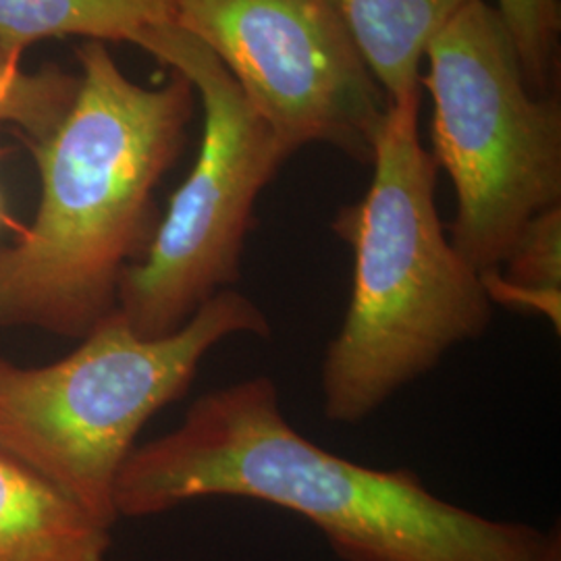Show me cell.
<instances>
[{
	"instance_id": "obj_12",
	"label": "cell",
	"mask_w": 561,
	"mask_h": 561,
	"mask_svg": "<svg viewBox=\"0 0 561 561\" xmlns=\"http://www.w3.org/2000/svg\"><path fill=\"white\" fill-rule=\"evenodd\" d=\"M80 92V76L59 65L27 73L21 59L0 50V131L18 127L30 144L59 129Z\"/></svg>"
},
{
	"instance_id": "obj_1",
	"label": "cell",
	"mask_w": 561,
	"mask_h": 561,
	"mask_svg": "<svg viewBox=\"0 0 561 561\" xmlns=\"http://www.w3.org/2000/svg\"><path fill=\"white\" fill-rule=\"evenodd\" d=\"M238 497L312 522L343 561H551L558 533L493 520L433 495L412 470H377L308 442L277 385L252 377L194 401L178 428L134 447L115 484L117 518Z\"/></svg>"
},
{
	"instance_id": "obj_15",
	"label": "cell",
	"mask_w": 561,
	"mask_h": 561,
	"mask_svg": "<svg viewBox=\"0 0 561 561\" xmlns=\"http://www.w3.org/2000/svg\"><path fill=\"white\" fill-rule=\"evenodd\" d=\"M0 219H2V202H0Z\"/></svg>"
},
{
	"instance_id": "obj_14",
	"label": "cell",
	"mask_w": 561,
	"mask_h": 561,
	"mask_svg": "<svg viewBox=\"0 0 561 561\" xmlns=\"http://www.w3.org/2000/svg\"><path fill=\"white\" fill-rule=\"evenodd\" d=\"M551 561H561V551H558V553L551 558Z\"/></svg>"
},
{
	"instance_id": "obj_11",
	"label": "cell",
	"mask_w": 561,
	"mask_h": 561,
	"mask_svg": "<svg viewBox=\"0 0 561 561\" xmlns=\"http://www.w3.org/2000/svg\"><path fill=\"white\" fill-rule=\"evenodd\" d=\"M491 304L530 310L561 327V204L522 227L497 271L481 275Z\"/></svg>"
},
{
	"instance_id": "obj_5",
	"label": "cell",
	"mask_w": 561,
	"mask_h": 561,
	"mask_svg": "<svg viewBox=\"0 0 561 561\" xmlns=\"http://www.w3.org/2000/svg\"><path fill=\"white\" fill-rule=\"evenodd\" d=\"M433 159L456 190L449 240L479 275L561 204V102L535 94L497 9L466 4L426 50Z\"/></svg>"
},
{
	"instance_id": "obj_3",
	"label": "cell",
	"mask_w": 561,
	"mask_h": 561,
	"mask_svg": "<svg viewBox=\"0 0 561 561\" xmlns=\"http://www.w3.org/2000/svg\"><path fill=\"white\" fill-rule=\"evenodd\" d=\"M421 92L389 102L373 141V181L333 231L354 252V287L321 368L327 421L356 424L463 341L493 304L437 210V162L421 141Z\"/></svg>"
},
{
	"instance_id": "obj_4",
	"label": "cell",
	"mask_w": 561,
	"mask_h": 561,
	"mask_svg": "<svg viewBox=\"0 0 561 561\" xmlns=\"http://www.w3.org/2000/svg\"><path fill=\"white\" fill-rule=\"evenodd\" d=\"M238 335L266 340L271 322L233 287L164 337H141L115 308L53 364L0 356V451L111 528L117 477L144 424L180 400L215 345Z\"/></svg>"
},
{
	"instance_id": "obj_7",
	"label": "cell",
	"mask_w": 561,
	"mask_h": 561,
	"mask_svg": "<svg viewBox=\"0 0 561 561\" xmlns=\"http://www.w3.org/2000/svg\"><path fill=\"white\" fill-rule=\"evenodd\" d=\"M173 2L289 154L329 144L370 164L389 101L333 0Z\"/></svg>"
},
{
	"instance_id": "obj_9",
	"label": "cell",
	"mask_w": 561,
	"mask_h": 561,
	"mask_svg": "<svg viewBox=\"0 0 561 561\" xmlns=\"http://www.w3.org/2000/svg\"><path fill=\"white\" fill-rule=\"evenodd\" d=\"M470 2L474 0H333L389 102L421 92L428 46Z\"/></svg>"
},
{
	"instance_id": "obj_13",
	"label": "cell",
	"mask_w": 561,
	"mask_h": 561,
	"mask_svg": "<svg viewBox=\"0 0 561 561\" xmlns=\"http://www.w3.org/2000/svg\"><path fill=\"white\" fill-rule=\"evenodd\" d=\"M516 46L524 78L535 94H553L560 71L561 0H497Z\"/></svg>"
},
{
	"instance_id": "obj_6",
	"label": "cell",
	"mask_w": 561,
	"mask_h": 561,
	"mask_svg": "<svg viewBox=\"0 0 561 561\" xmlns=\"http://www.w3.org/2000/svg\"><path fill=\"white\" fill-rule=\"evenodd\" d=\"M131 44L192 81L204 108L196 162L117 287L129 327L141 337H164L241 279L256 202L291 154L219 59L175 23L146 27Z\"/></svg>"
},
{
	"instance_id": "obj_2",
	"label": "cell",
	"mask_w": 561,
	"mask_h": 561,
	"mask_svg": "<svg viewBox=\"0 0 561 561\" xmlns=\"http://www.w3.org/2000/svg\"><path fill=\"white\" fill-rule=\"evenodd\" d=\"M78 60L69 115L30 144L41 206L0 245V327L81 340L117 308L121 275L152 241L154 190L185 148L198 94L175 69L157 88L129 80L104 42H83Z\"/></svg>"
},
{
	"instance_id": "obj_8",
	"label": "cell",
	"mask_w": 561,
	"mask_h": 561,
	"mask_svg": "<svg viewBox=\"0 0 561 561\" xmlns=\"http://www.w3.org/2000/svg\"><path fill=\"white\" fill-rule=\"evenodd\" d=\"M111 528L0 451V561H106Z\"/></svg>"
},
{
	"instance_id": "obj_10",
	"label": "cell",
	"mask_w": 561,
	"mask_h": 561,
	"mask_svg": "<svg viewBox=\"0 0 561 561\" xmlns=\"http://www.w3.org/2000/svg\"><path fill=\"white\" fill-rule=\"evenodd\" d=\"M164 23H175L173 0H0V50L23 59L48 38L131 42Z\"/></svg>"
}]
</instances>
